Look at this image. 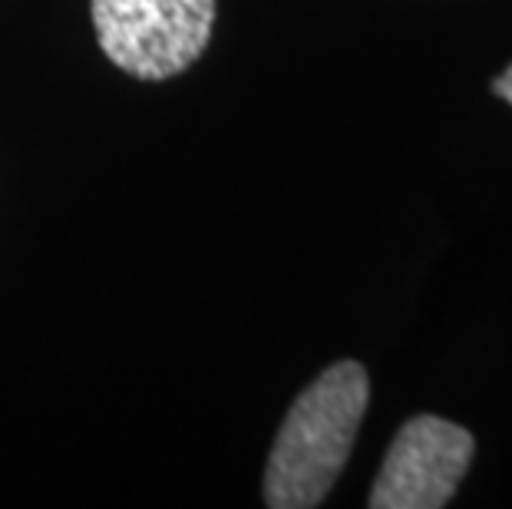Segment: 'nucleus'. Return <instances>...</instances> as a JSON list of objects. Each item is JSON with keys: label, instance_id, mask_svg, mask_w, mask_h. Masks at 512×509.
I'll return each mask as SVG.
<instances>
[{"label": "nucleus", "instance_id": "nucleus-1", "mask_svg": "<svg viewBox=\"0 0 512 509\" xmlns=\"http://www.w3.org/2000/svg\"><path fill=\"white\" fill-rule=\"evenodd\" d=\"M370 381L357 361H337L281 424L265 470V506L311 509L334 490L367 414Z\"/></svg>", "mask_w": 512, "mask_h": 509}, {"label": "nucleus", "instance_id": "nucleus-2", "mask_svg": "<svg viewBox=\"0 0 512 509\" xmlns=\"http://www.w3.org/2000/svg\"><path fill=\"white\" fill-rule=\"evenodd\" d=\"M90 10L103 53L136 80L185 73L215 27V0H90Z\"/></svg>", "mask_w": 512, "mask_h": 509}, {"label": "nucleus", "instance_id": "nucleus-3", "mask_svg": "<svg viewBox=\"0 0 512 509\" xmlns=\"http://www.w3.org/2000/svg\"><path fill=\"white\" fill-rule=\"evenodd\" d=\"M476 440L443 417L407 420L390 443L384 467L370 490V509H440L453 500L470 470Z\"/></svg>", "mask_w": 512, "mask_h": 509}, {"label": "nucleus", "instance_id": "nucleus-4", "mask_svg": "<svg viewBox=\"0 0 512 509\" xmlns=\"http://www.w3.org/2000/svg\"><path fill=\"white\" fill-rule=\"evenodd\" d=\"M493 93L496 96H503V100L512 106V67L506 73H499V77L493 80Z\"/></svg>", "mask_w": 512, "mask_h": 509}]
</instances>
